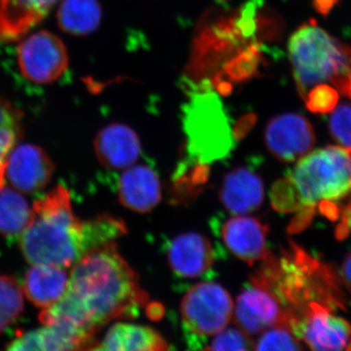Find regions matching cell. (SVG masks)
<instances>
[{
  "label": "cell",
  "mask_w": 351,
  "mask_h": 351,
  "mask_svg": "<svg viewBox=\"0 0 351 351\" xmlns=\"http://www.w3.org/2000/svg\"><path fill=\"white\" fill-rule=\"evenodd\" d=\"M147 300L137 274L110 242L88 252L71 267L66 293L44 308L39 319L95 337L110 321L137 315Z\"/></svg>",
  "instance_id": "1"
},
{
  "label": "cell",
  "mask_w": 351,
  "mask_h": 351,
  "mask_svg": "<svg viewBox=\"0 0 351 351\" xmlns=\"http://www.w3.org/2000/svg\"><path fill=\"white\" fill-rule=\"evenodd\" d=\"M21 248L31 265L64 269L90 252L85 223L73 214L68 189L58 186L34 202L31 221L21 234Z\"/></svg>",
  "instance_id": "2"
},
{
  "label": "cell",
  "mask_w": 351,
  "mask_h": 351,
  "mask_svg": "<svg viewBox=\"0 0 351 351\" xmlns=\"http://www.w3.org/2000/svg\"><path fill=\"white\" fill-rule=\"evenodd\" d=\"M289 59L298 91L304 98L311 87L329 83L351 100V49L314 23L291 36Z\"/></svg>",
  "instance_id": "3"
},
{
  "label": "cell",
  "mask_w": 351,
  "mask_h": 351,
  "mask_svg": "<svg viewBox=\"0 0 351 351\" xmlns=\"http://www.w3.org/2000/svg\"><path fill=\"white\" fill-rule=\"evenodd\" d=\"M299 202L302 219L292 228L304 226L314 208H326L351 193V149L328 145L297 161L286 178Z\"/></svg>",
  "instance_id": "4"
},
{
  "label": "cell",
  "mask_w": 351,
  "mask_h": 351,
  "mask_svg": "<svg viewBox=\"0 0 351 351\" xmlns=\"http://www.w3.org/2000/svg\"><path fill=\"white\" fill-rule=\"evenodd\" d=\"M205 82L188 88L189 101L182 106V124L188 151L201 162L225 156L233 147V133L219 95Z\"/></svg>",
  "instance_id": "5"
},
{
  "label": "cell",
  "mask_w": 351,
  "mask_h": 351,
  "mask_svg": "<svg viewBox=\"0 0 351 351\" xmlns=\"http://www.w3.org/2000/svg\"><path fill=\"white\" fill-rule=\"evenodd\" d=\"M234 304L223 286L200 282L193 286L181 304L184 329L196 341L213 337L230 325Z\"/></svg>",
  "instance_id": "6"
},
{
  "label": "cell",
  "mask_w": 351,
  "mask_h": 351,
  "mask_svg": "<svg viewBox=\"0 0 351 351\" xmlns=\"http://www.w3.org/2000/svg\"><path fill=\"white\" fill-rule=\"evenodd\" d=\"M69 64L66 45L59 36L48 31L34 32L18 48L21 73L29 82L38 84L57 82L66 73Z\"/></svg>",
  "instance_id": "7"
},
{
  "label": "cell",
  "mask_w": 351,
  "mask_h": 351,
  "mask_svg": "<svg viewBox=\"0 0 351 351\" xmlns=\"http://www.w3.org/2000/svg\"><path fill=\"white\" fill-rule=\"evenodd\" d=\"M292 329L311 350H351V325L326 304L311 302L293 321Z\"/></svg>",
  "instance_id": "8"
},
{
  "label": "cell",
  "mask_w": 351,
  "mask_h": 351,
  "mask_svg": "<svg viewBox=\"0 0 351 351\" xmlns=\"http://www.w3.org/2000/svg\"><path fill=\"white\" fill-rule=\"evenodd\" d=\"M233 318L235 326L250 338L280 323L291 325L290 314L274 293L253 281L237 297Z\"/></svg>",
  "instance_id": "9"
},
{
  "label": "cell",
  "mask_w": 351,
  "mask_h": 351,
  "mask_svg": "<svg viewBox=\"0 0 351 351\" xmlns=\"http://www.w3.org/2000/svg\"><path fill=\"white\" fill-rule=\"evenodd\" d=\"M315 141L313 125L299 113L276 115L265 127L267 151L281 162H297L311 152Z\"/></svg>",
  "instance_id": "10"
},
{
  "label": "cell",
  "mask_w": 351,
  "mask_h": 351,
  "mask_svg": "<svg viewBox=\"0 0 351 351\" xmlns=\"http://www.w3.org/2000/svg\"><path fill=\"white\" fill-rule=\"evenodd\" d=\"M54 163L41 147L24 144L14 147L7 160L5 175L20 193H38L49 184Z\"/></svg>",
  "instance_id": "11"
},
{
  "label": "cell",
  "mask_w": 351,
  "mask_h": 351,
  "mask_svg": "<svg viewBox=\"0 0 351 351\" xmlns=\"http://www.w3.org/2000/svg\"><path fill=\"white\" fill-rule=\"evenodd\" d=\"M267 226L247 215L234 216L221 226V237L228 250L250 265L271 255L267 247Z\"/></svg>",
  "instance_id": "12"
},
{
  "label": "cell",
  "mask_w": 351,
  "mask_h": 351,
  "mask_svg": "<svg viewBox=\"0 0 351 351\" xmlns=\"http://www.w3.org/2000/svg\"><path fill=\"white\" fill-rule=\"evenodd\" d=\"M167 260L173 272L182 278H198L213 267L215 255L210 240L199 233L178 235L168 245Z\"/></svg>",
  "instance_id": "13"
},
{
  "label": "cell",
  "mask_w": 351,
  "mask_h": 351,
  "mask_svg": "<svg viewBox=\"0 0 351 351\" xmlns=\"http://www.w3.org/2000/svg\"><path fill=\"white\" fill-rule=\"evenodd\" d=\"M95 154L104 167L125 170L135 165L142 152L137 133L125 124L104 127L95 138Z\"/></svg>",
  "instance_id": "14"
},
{
  "label": "cell",
  "mask_w": 351,
  "mask_h": 351,
  "mask_svg": "<svg viewBox=\"0 0 351 351\" xmlns=\"http://www.w3.org/2000/svg\"><path fill=\"white\" fill-rule=\"evenodd\" d=\"M120 203L131 211L149 213L160 203L161 184L156 171L147 165H133L119 177Z\"/></svg>",
  "instance_id": "15"
},
{
  "label": "cell",
  "mask_w": 351,
  "mask_h": 351,
  "mask_svg": "<svg viewBox=\"0 0 351 351\" xmlns=\"http://www.w3.org/2000/svg\"><path fill=\"white\" fill-rule=\"evenodd\" d=\"M265 186L262 178L249 168H235L223 178L219 200L234 216L253 213L262 206Z\"/></svg>",
  "instance_id": "16"
},
{
  "label": "cell",
  "mask_w": 351,
  "mask_h": 351,
  "mask_svg": "<svg viewBox=\"0 0 351 351\" xmlns=\"http://www.w3.org/2000/svg\"><path fill=\"white\" fill-rule=\"evenodd\" d=\"M59 0H0V40L13 43L27 36Z\"/></svg>",
  "instance_id": "17"
},
{
  "label": "cell",
  "mask_w": 351,
  "mask_h": 351,
  "mask_svg": "<svg viewBox=\"0 0 351 351\" xmlns=\"http://www.w3.org/2000/svg\"><path fill=\"white\" fill-rule=\"evenodd\" d=\"M93 337L63 324L44 325L16 339L8 350L63 351L92 350Z\"/></svg>",
  "instance_id": "18"
},
{
  "label": "cell",
  "mask_w": 351,
  "mask_h": 351,
  "mask_svg": "<svg viewBox=\"0 0 351 351\" xmlns=\"http://www.w3.org/2000/svg\"><path fill=\"white\" fill-rule=\"evenodd\" d=\"M165 339L156 330L144 325L117 323L105 335L95 350L156 351L170 350Z\"/></svg>",
  "instance_id": "19"
},
{
  "label": "cell",
  "mask_w": 351,
  "mask_h": 351,
  "mask_svg": "<svg viewBox=\"0 0 351 351\" xmlns=\"http://www.w3.org/2000/svg\"><path fill=\"white\" fill-rule=\"evenodd\" d=\"M69 279L64 267L32 265L25 274L24 292L34 306L47 308L63 297Z\"/></svg>",
  "instance_id": "20"
},
{
  "label": "cell",
  "mask_w": 351,
  "mask_h": 351,
  "mask_svg": "<svg viewBox=\"0 0 351 351\" xmlns=\"http://www.w3.org/2000/svg\"><path fill=\"white\" fill-rule=\"evenodd\" d=\"M101 7L98 0H63L57 11L60 29L73 36H88L98 29Z\"/></svg>",
  "instance_id": "21"
},
{
  "label": "cell",
  "mask_w": 351,
  "mask_h": 351,
  "mask_svg": "<svg viewBox=\"0 0 351 351\" xmlns=\"http://www.w3.org/2000/svg\"><path fill=\"white\" fill-rule=\"evenodd\" d=\"M32 218V209L19 191L0 188V234L17 237L25 232Z\"/></svg>",
  "instance_id": "22"
},
{
  "label": "cell",
  "mask_w": 351,
  "mask_h": 351,
  "mask_svg": "<svg viewBox=\"0 0 351 351\" xmlns=\"http://www.w3.org/2000/svg\"><path fill=\"white\" fill-rule=\"evenodd\" d=\"M22 135V112L0 98V188L3 186L7 160Z\"/></svg>",
  "instance_id": "23"
},
{
  "label": "cell",
  "mask_w": 351,
  "mask_h": 351,
  "mask_svg": "<svg viewBox=\"0 0 351 351\" xmlns=\"http://www.w3.org/2000/svg\"><path fill=\"white\" fill-rule=\"evenodd\" d=\"M24 294L14 277L0 276V334L23 313Z\"/></svg>",
  "instance_id": "24"
},
{
  "label": "cell",
  "mask_w": 351,
  "mask_h": 351,
  "mask_svg": "<svg viewBox=\"0 0 351 351\" xmlns=\"http://www.w3.org/2000/svg\"><path fill=\"white\" fill-rule=\"evenodd\" d=\"M302 343L289 323H280L265 330L254 343V350H301L304 348Z\"/></svg>",
  "instance_id": "25"
},
{
  "label": "cell",
  "mask_w": 351,
  "mask_h": 351,
  "mask_svg": "<svg viewBox=\"0 0 351 351\" xmlns=\"http://www.w3.org/2000/svg\"><path fill=\"white\" fill-rule=\"evenodd\" d=\"M302 99L311 112L326 114L338 107L339 92L329 83H320L311 87Z\"/></svg>",
  "instance_id": "26"
},
{
  "label": "cell",
  "mask_w": 351,
  "mask_h": 351,
  "mask_svg": "<svg viewBox=\"0 0 351 351\" xmlns=\"http://www.w3.org/2000/svg\"><path fill=\"white\" fill-rule=\"evenodd\" d=\"M205 350H254V341L239 328H228L215 335Z\"/></svg>",
  "instance_id": "27"
},
{
  "label": "cell",
  "mask_w": 351,
  "mask_h": 351,
  "mask_svg": "<svg viewBox=\"0 0 351 351\" xmlns=\"http://www.w3.org/2000/svg\"><path fill=\"white\" fill-rule=\"evenodd\" d=\"M329 131L339 145L351 149V104L343 103L331 112Z\"/></svg>",
  "instance_id": "28"
},
{
  "label": "cell",
  "mask_w": 351,
  "mask_h": 351,
  "mask_svg": "<svg viewBox=\"0 0 351 351\" xmlns=\"http://www.w3.org/2000/svg\"><path fill=\"white\" fill-rule=\"evenodd\" d=\"M341 277L343 285L351 293V252L346 256L341 267Z\"/></svg>",
  "instance_id": "29"
},
{
  "label": "cell",
  "mask_w": 351,
  "mask_h": 351,
  "mask_svg": "<svg viewBox=\"0 0 351 351\" xmlns=\"http://www.w3.org/2000/svg\"><path fill=\"white\" fill-rule=\"evenodd\" d=\"M336 3V0H314L316 8H318L319 12L327 13L329 12L330 9Z\"/></svg>",
  "instance_id": "30"
},
{
  "label": "cell",
  "mask_w": 351,
  "mask_h": 351,
  "mask_svg": "<svg viewBox=\"0 0 351 351\" xmlns=\"http://www.w3.org/2000/svg\"><path fill=\"white\" fill-rule=\"evenodd\" d=\"M219 1H226V0H219Z\"/></svg>",
  "instance_id": "31"
},
{
  "label": "cell",
  "mask_w": 351,
  "mask_h": 351,
  "mask_svg": "<svg viewBox=\"0 0 351 351\" xmlns=\"http://www.w3.org/2000/svg\"><path fill=\"white\" fill-rule=\"evenodd\" d=\"M350 64H351V57H350Z\"/></svg>",
  "instance_id": "32"
}]
</instances>
